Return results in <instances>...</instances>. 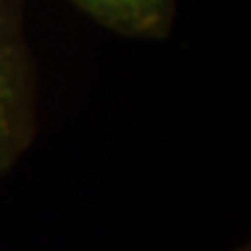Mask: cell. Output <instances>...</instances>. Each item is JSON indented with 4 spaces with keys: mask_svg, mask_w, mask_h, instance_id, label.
Returning a JSON list of instances; mask_svg holds the SVG:
<instances>
[{
    "mask_svg": "<svg viewBox=\"0 0 251 251\" xmlns=\"http://www.w3.org/2000/svg\"><path fill=\"white\" fill-rule=\"evenodd\" d=\"M92 19L122 36L163 38L174 17V0H72Z\"/></svg>",
    "mask_w": 251,
    "mask_h": 251,
    "instance_id": "obj_2",
    "label": "cell"
},
{
    "mask_svg": "<svg viewBox=\"0 0 251 251\" xmlns=\"http://www.w3.org/2000/svg\"><path fill=\"white\" fill-rule=\"evenodd\" d=\"M36 132V72L23 34V0H0V170Z\"/></svg>",
    "mask_w": 251,
    "mask_h": 251,
    "instance_id": "obj_1",
    "label": "cell"
}]
</instances>
